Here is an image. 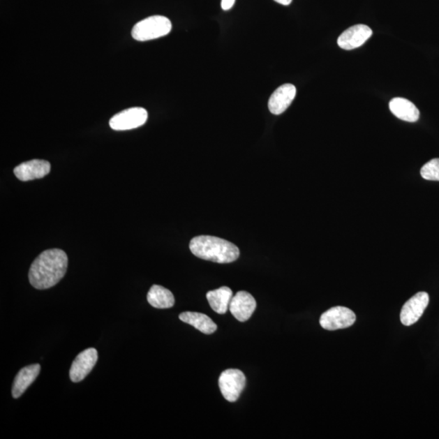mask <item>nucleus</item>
I'll return each instance as SVG.
<instances>
[{"label": "nucleus", "mask_w": 439, "mask_h": 439, "mask_svg": "<svg viewBox=\"0 0 439 439\" xmlns=\"http://www.w3.org/2000/svg\"><path fill=\"white\" fill-rule=\"evenodd\" d=\"M68 256L61 249H49L34 260L29 271V283L34 288L46 290L56 285L66 275Z\"/></svg>", "instance_id": "f257e3e1"}, {"label": "nucleus", "mask_w": 439, "mask_h": 439, "mask_svg": "<svg viewBox=\"0 0 439 439\" xmlns=\"http://www.w3.org/2000/svg\"><path fill=\"white\" fill-rule=\"evenodd\" d=\"M190 250L197 258L219 264L234 262L239 258L236 245L218 237L201 235L192 239Z\"/></svg>", "instance_id": "f03ea898"}, {"label": "nucleus", "mask_w": 439, "mask_h": 439, "mask_svg": "<svg viewBox=\"0 0 439 439\" xmlns=\"http://www.w3.org/2000/svg\"><path fill=\"white\" fill-rule=\"evenodd\" d=\"M172 31V23L164 16H151L137 22L132 29V37L139 42L154 40L168 36Z\"/></svg>", "instance_id": "7ed1b4c3"}, {"label": "nucleus", "mask_w": 439, "mask_h": 439, "mask_svg": "<svg viewBox=\"0 0 439 439\" xmlns=\"http://www.w3.org/2000/svg\"><path fill=\"white\" fill-rule=\"evenodd\" d=\"M218 382L222 396L227 401L234 403L246 387V377L239 369H226L220 375Z\"/></svg>", "instance_id": "20e7f679"}, {"label": "nucleus", "mask_w": 439, "mask_h": 439, "mask_svg": "<svg viewBox=\"0 0 439 439\" xmlns=\"http://www.w3.org/2000/svg\"><path fill=\"white\" fill-rule=\"evenodd\" d=\"M147 118L148 113L145 108L131 107L113 116L110 121V126L117 131H130L144 126Z\"/></svg>", "instance_id": "39448f33"}, {"label": "nucleus", "mask_w": 439, "mask_h": 439, "mask_svg": "<svg viewBox=\"0 0 439 439\" xmlns=\"http://www.w3.org/2000/svg\"><path fill=\"white\" fill-rule=\"evenodd\" d=\"M356 320V314L351 309L337 306L320 315V325L323 329L333 332L352 327Z\"/></svg>", "instance_id": "423d86ee"}, {"label": "nucleus", "mask_w": 439, "mask_h": 439, "mask_svg": "<svg viewBox=\"0 0 439 439\" xmlns=\"http://www.w3.org/2000/svg\"><path fill=\"white\" fill-rule=\"evenodd\" d=\"M430 303V296L426 292H419L412 296L403 306L401 313V323L405 327L418 322Z\"/></svg>", "instance_id": "0eeeda50"}, {"label": "nucleus", "mask_w": 439, "mask_h": 439, "mask_svg": "<svg viewBox=\"0 0 439 439\" xmlns=\"http://www.w3.org/2000/svg\"><path fill=\"white\" fill-rule=\"evenodd\" d=\"M98 361V352L95 348H88L74 359L70 371L73 382H79L92 371Z\"/></svg>", "instance_id": "6e6552de"}, {"label": "nucleus", "mask_w": 439, "mask_h": 439, "mask_svg": "<svg viewBox=\"0 0 439 439\" xmlns=\"http://www.w3.org/2000/svg\"><path fill=\"white\" fill-rule=\"evenodd\" d=\"M373 31L366 24H359L350 27L338 38V44L344 50H353L364 45L371 38Z\"/></svg>", "instance_id": "1a4fd4ad"}, {"label": "nucleus", "mask_w": 439, "mask_h": 439, "mask_svg": "<svg viewBox=\"0 0 439 439\" xmlns=\"http://www.w3.org/2000/svg\"><path fill=\"white\" fill-rule=\"evenodd\" d=\"M51 171V164L47 161L32 160L15 168L13 172L19 180L28 181L43 179Z\"/></svg>", "instance_id": "9d476101"}, {"label": "nucleus", "mask_w": 439, "mask_h": 439, "mask_svg": "<svg viewBox=\"0 0 439 439\" xmlns=\"http://www.w3.org/2000/svg\"><path fill=\"white\" fill-rule=\"evenodd\" d=\"M256 308V301L246 292H239L232 298L230 311L239 322H245L253 315Z\"/></svg>", "instance_id": "9b49d317"}, {"label": "nucleus", "mask_w": 439, "mask_h": 439, "mask_svg": "<svg viewBox=\"0 0 439 439\" xmlns=\"http://www.w3.org/2000/svg\"><path fill=\"white\" fill-rule=\"evenodd\" d=\"M296 96V87L293 84H284L279 87L269 98V110L274 115L282 114L292 105Z\"/></svg>", "instance_id": "f8f14e48"}, {"label": "nucleus", "mask_w": 439, "mask_h": 439, "mask_svg": "<svg viewBox=\"0 0 439 439\" xmlns=\"http://www.w3.org/2000/svg\"><path fill=\"white\" fill-rule=\"evenodd\" d=\"M40 364H31L20 370L15 378L13 385L12 394L14 399H18L26 392L27 388L36 381L40 373Z\"/></svg>", "instance_id": "ddd939ff"}, {"label": "nucleus", "mask_w": 439, "mask_h": 439, "mask_svg": "<svg viewBox=\"0 0 439 439\" xmlns=\"http://www.w3.org/2000/svg\"><path fill=\"white\" fill-rule=\"evenodd\" d=\"M389 110L399 119L408 122H416L420 117V112L410 101L404 98H394L389 103Z\"/></svg>", "instance_id": "4468645a"}, {"label": "nucleus", "mask_w": 439, "mask_h": 439, "mask_svg": "<svg viewBox=\"0 0 439 439\" xmlns=\"http://www.w3.org/2000/svg\"><path fill=\"white\" fill-rule=\"evenodd\" d=\"M181 322L189 324L205 334H214L218 325L209 315L200 313L185 312L179 315Z\"/></svg>", "instance_id": "2eb2a0df"}, {"label": "nucleus", "mask_w": 439, "mask_h": 439, "mask_svg": "<svg viewBox=\"0 0 439 439\" xmlns=\"http://www.w3.org/2000/svg\"><path fill=\"white\" fill-rule=\"evenodd\" d=\"M233 298V292L227 287L210 290L207 293L210 307L216 313L225 314L230 308V304Z\"/></svg>", "instance_id": "dca6fc26"}, {"label": "nucleus", "mask_w": 439, "mask_h": 439, "mask_svg": "<svg viewBox=\"0 0 439 439\" xmlns=\"http://www.w3.org/2000/svg\"><path fill=\"white\" fill-rule=\"evenodd\" d=\"M147 298L148 303L156 308H170L175 304L174 296L170 290L159 285H152Z\"/></svg>", "instance_id": "f3484780"}, {"label": "nucleus", "mask_w": 439, "mask_h": 439, "mask_svg": "<svg viewBox=\"0 0 439 439\" xmlns=\"http://www.w3.org/2000/svg\"><path fill=\"white\" fill-rule=\"evenodd\" d=\"M421 175L424 179L439 181V159H433L422 168Z\"/></svg>", "instance_id": "a211bd4d"}, {"label": "nucleus", "mask_w": 439, "mask_h": 439, "mask_svg": "<svg viewBox=\"0 0 439 439\" xmlns=\"http://www.w3.org/2000/svg\"><path fill=\"white\" fill-rule=\"evenodd\" d=\"M235 1L236 0H221V8L224 11H228V10L234 7Z\"/></svg>", "instance_id": "6ab92c4d"}, {"label": "nucleus", "mask_w": 439, "mask_h": 439, "mask_svg": "<svg viewBox=\"0 0 439 439\" xmlns=\"http://www.w3.org/2000/svg\"><path fill=\"white\" fill-rule=\"evenodd\" d=\"M274 1L279 4L284 5V6H288V5L292 3L293 0H274Z\"/></svg>", "instance_id": "aec40b11"}]
</instances>
